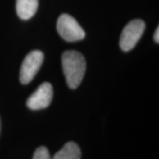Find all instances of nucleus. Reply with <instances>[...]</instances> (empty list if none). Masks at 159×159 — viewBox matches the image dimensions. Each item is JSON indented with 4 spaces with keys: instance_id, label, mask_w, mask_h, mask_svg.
Here are the masks:
<instances>
[{
    "instance_id": "1",
    "label": "nucleus",
    "mask_w": 159,
    "mask_h": 159,
    "mask_svg": "<svg viewBox=\"0 0 159 159\" xmlns=\"http://www.w3.org/2000/svg\"><path fill=\"white\" fill-rule=\"evenodd\" d=\"M62 66L69 88L77 89L85 74L86 61L83 55L75 51H65L62 55Z\"/></svg>"
},
{
    "instance_id": "2",
    "label": "nucleus",
    "mask_w": 159,
    "mask_h": 159,
    "mask_svg": "<svg viewBox=\"0 0 159 159\" xmlns=\"http://www.w3.org/2000/svg\"><path fill=\"white\" fill-rule=\"evenodd\" d=\"M57 30L63 39L67 42H77L85 37V31L76 20L69 14H61L57 22Z\"/></svg>"
},
{
    "instance_id": "3",
    "label": "nucleus",
    "mask_w": 159,
    "mask_h": 159,
    "mask_svg": "<svg viewBox=\"0 0 159 159\" xmlns=\"http://www.w3.org/2000/svg\"><path fill=\"white\" fill-rule=\"evenodd\" d=\"M145 30V23L142 20H134L125 26L119 40V46L124 51H131L141 39Z\"/></svg>"
},
{
    "instance_id": "4",
    "label": "nucleus",
    "mask_w": 159,
    "mask_h": 159,
    "mask_svg": "<svg viewBox=\"0 0 159 159\" xmlns=\"http://www.w3.org/2000/svg\"><path fill=\"white\" fill-rule=\"evenodd\" d=\"M43 62V53L40 51H33L29 53L23 60L20 80L22 84H28L34 79L35 74Z\"/></svg>"
},
{
    "instance_id": "5",
    "label": "nucleus",
    "mask_w": 159,
    "mask_h": 159,
    "mask_svg": "<svg viewBox=\"0 0 159 159\" xmlns=\"http://www.w3.org/2000/svg\"><path fill=\"white\" fill-rule=\"evenodd\" d=\"M53 97V89L51 83L44 82L29 97L27 105L31 110H41L51 104Z\"/></svg>"
},
{
    "instance_id": "6",
    "label": "nucleus",
    "mask_w": 159,
    "mask_h": 159,
    "mask_svg": "<svg viewBox=\"0 0 159 159\" xmlns=\"http://www.w3.org/2000/svg\"><path fill=\"white\" fill-rule=\"evenodd\" d=\"M38 8V0H16V11L19 17L29 20L35 14Z\"/></svg>"
},
{
    "instance_id": "7",
    "label": "nucleus",
    "mask_w": 159,
    "mask_h": 159,
    "mask_svg": "<svg viewBox=\"0 0 159 159\" xmlns=\"http://www.w3.org/2000/svg\"><path fill=\"white\" fill-rule=\"evenodd\" d=\"M80 157L81 152L80 147L75 142H70L65 144L51 159H80Z\"/></svg>"
},
{
    "instance_id": "8",
    "label": "nucleus",
    "mask_w": 159,
    "mask_h": 159,
    "mask_svg": "<svg viewBox=\"0 0 159 159\" xmlns=\"http://www.w3.org/2000/svg\"><path fill=\"white\" fill-rule=\"evenodd\" d=\"M32 159H51V157L49 150L45 147L42 146L35 149Z\"/></svg>"
},
{
    "instance_id": "9",
    "label": "nucleus",
    "mask_w": 159,
    "mask_h": 159,
    "mask_svg": "<svg viewBox=\"0 0 159 159\" xmlns=\"http://www.w3.org/2000/svg\"><path fill=\"white\" fill-rule=\"evenodd\" d=\"M159 29L158 27L156 29V32H155V34H154V40H155V42H157V43H159Z\"/></svg>"
}]
</instances>
